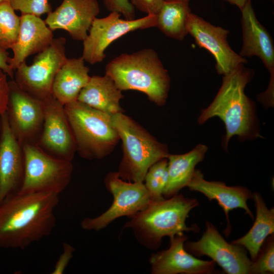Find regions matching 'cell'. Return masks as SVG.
<instances>
[{
	"label": "cell",
	"instance_id": "7402d4cb",
	"mask_svg": "<svg viewBox=\"0 0 274 274\" xmlns=\"http://www.w3.org/2000/svg\"><path fill=\"white\" fill-rule=\"evenodd\" d=\"M108 75L93 76L80 91L77 100L111 115L123 112L120 100L124 95Z\"/></svg>",
	"mask_w": 274,
	"mask_h": 274
},
{
	"label": "cell",
	"instance_id": "8992f818",
	"mask_svg": "<svg viewBox=\"0 0 274 274\" xmlns=\"http://www.w3.org/2000/svg\"><path fill=\"white\" fill-rule=\"evenodd\" d=\"M76 152L87 159L109 155L120 140L112 115L76 100L64 106Z\"/></svg>",
	"mask_w": 274,
	"mask_h": 274
},
{
	"label": "cell",
	"instance_id": "277c9868",
	"mask_svg": "<svg viewBox=\"0 0 274 274\" xmlns=\"http://www.w3.org/2000/svg\"><path fill=\"white\" fill-rule=\"evenodd\" d=\"M199 206L196 198L176 194L163 200L152 201L144 210L129 217L124 228H130L136 240L150 250H156L165 236L170 238L184 232H197L196 225L188 227L186 220L189 212Z\"/></svg>",
	"mask_w": 274,
	"mask_h": 274
},
{
	"label": "cell",
	"instance_id": "cb8c5ba5",
	"mask_svg": "<svg viewBox=\"0 0 274 274\" xmlns=\"http://www.w3.org/2000/svg\"><path fill=\"white\" fill-rule=\"evenodd\" d=\"M253 199L256 215L253 226L245 235L231 242L245 248L249 252L251 261L256 257L265 238L274 232V208L268 209L257 192L253 193Z\"/></svg>",
	"mask_w": 274,
	"mask_h": 274
},
{
	"label": "cell",
	"instance_id": "4316f807",
	"mask_svg": "<svg viewBox=\"0 0 274 274\" xmlns=\"http://www.w3.org/2000/svg\"><path fill=\"white\" fill-rule=\"evenodd\" d=\"M168 161L163 158L154 163L145 177L144 185L152 201L163 200V192L168 178Z\"/></svg>",
	"mask_w": 274,
	"mask_h": 274
},
{
	"label": "cell",
	"instance_id": "f546056e",
	"mask_svg": "<svg viewBox=\"0 0 274 274\" xmlns=\"http://www.w3.org/2000/svg\"><path fill=\"white\" fill-rule=\"evenodd\" d=\"M106 9L111 12H117L125 19H135L134 8L129 0H102Z\"/></svg>",
	"mask_w": 274,
	"mask_h": 274
},
{
	"label": "cell",
	"instance_id": "ac0fdd59",
	"mask_svg": "<svg viewBox=\"0 0 274 274\" xmlns=\"http://www.w3.org/2000/svg\"><path fill=\"white\" fill-rule=\"evenodd\" d=\"M243 44L239 53L243 57L257 56L270 74L274 73V45L267 30L258 20L251 0L241 10Z\"/></svg>",
	"mask_w": 274,
	"mask_h": 274
},
{
	"label": "cell",
	"instance_id": "603a6c76",
	"mask_svg": "<svg viewBox=\"0 0 274 274\" xmlns=\"http://www.w3.org/2000/svg\"><path fill=\"white\" fill-rule=\"evenodd\" d=\"M208 149L206 145L198 144L186 153L168 155V178L163 192L165 198L178 194L182 188L187 187L196 165L203 160Z\"/></svg>",
	"mask_w": 274,
	"mask_h": 274
},
{
	"label": "cell",
	"instance_id": "5bb4252c",
	"mask_svg": "<svg viewBox=\"0 0 274 274\" xmlns=\"http://www.w3.org/2000/svg\"><path fill=\"white\" fill-rule=\"evenodd\" d=\"M43 101L44 123L36 145L54 157L72 161L76 149L64 106L52 94Z\"/></svg>",
	"mask_w": 274,
	"mask_h": 274
},
{
	"label": "cell",
	"instance_id": "7a4b0ae2",
	"mask_svg": "<svg viewBox=\"0 0 274 274\" xmlns=\"http://www.w3.org/2000/svg\"><path fill=\"white\" fill-rule=\"evenodd\" d=\"M254 75L253 70L238 66L223 76L222 85L211 104L202 110L197 121L199 124L217 117L224 123L226 133L222 147L227 150L230 140L234 135L238 141L263 139L260 133L255 103L245 92V87Z\"/></svg>",
	"mask_w": 274,
	"mask_h": 274
},
{
	"label": "cell",
	"instance_id": "9a60e30c",
	"mask_svg": "<svg viewBox=\"0 0 274 274\" xmlns=\"http://www.w3.org/2000/svg\"><path fill=\"white\" fill-rule=\"evenodd\" d=\"M24 168L22 145L11 130L6 112L0 116V203L19 192Z\"/></svg>",
	"mask_w": 274,
	"mask_h": 274
},
{
	"label": "cell",
	"instance_id": "74e56055",
	"mask_svg": "<svg viewBox=\"0 0 274 274\" xmlns=\"http://www.w3.org/2000/svg\"><path fill=\"white\" fill-rule=\"evenodd\" d=\"M271 1H272V0H271ZM273 1V0H272V1Z\"/></svg>",
	"mask_w": 274,
	"mask_h": 274
},
{
	"label": "cell",
	"instance_id": "e575fe53",
	"mask_svg": "<svg viewBox=\"0 0 274 274\" xmlns=\"http://www.w3.org/2000/svg\"><path fill=\"white\" fill-rule=\"evenodd\" d=\"M10 57L7 50L0 47V69L5 73L11 79H14V71L9 64Z\"/></svg>",
	"mask_w": 274,
	"mask_h": 274
},
{
	"label": "cell",
	"instance_id": "6da1fadb",
	"mask_svg": "<svg viewBox=\"0 0 274 274\" xmlns=\"http://www.w3.org/2000/svg\"><path fill=\"white\" fill-rule=\"evenodd\" d=\"M59 194L17 193L0 203V248L24 249L49 236L56 224Z\"/></svg>",
	"mask_w": 274,
	"mask_h": 274
},
{
	"label": "cell",
	"instance_id": "d6a6232c",
	"mask_svg": "<svg viewBox=\"0 0 274 274\" xmlns=\"http://www.w3.org/2000/svg\"><path fill=\"white\" fill-rule=\"evenodd\" d=\"M8 75L0 69V116L6 112L9 95Z\"/></svg>",
	"mask_w": 274,
	"mask_h": 274
},
{
	"label": "cell",
	"instance_id": "4fadbf2b",
	"mask_svg": "<svg viewBox=\"0 0 274 274\" xmlns=\"http://www.w3.org/2000/svg\"><path fill=\"white\" fill-rule=\"evenodd\" d=\"M186 29L200 47L209 51L216 61L215 69L224 76L248 60L236 53L229 45L228 29L215 26L202 17L192 13L188 15Z\"/></svg>",
	"mask_w": 274,
	"mask_h": 274
},
{
	"label": "cell",
	"instance_id": "7c38bea8",
	"mask_svg": "<svg viewBox=\"0 0 274 274\" xmlns=\"http://www.w3.org/2000/svg\"><path fill=\"white\" fill-rule=\"evenodd\" d=\"M206 229L197 241L186 240L185 250L195 256L210 257L228 274H249L251 260L243 247L227 242L216 227L206 222Z\"/></svg>",
	"mask_w": 274,
	"mask_h": 274
},
{
	"label": "cell",
	"instance_id": "836d02e7",
	"mask_svg": "<svg viewBox=\"0 0 274 274\" xmlns=\"http://www.w3.org/2000/svg\"><path fill=\"white\" fill-rule=\"evenodd\" d=\"M257 100L265 108L273 107L274 105V74H270V80L267 89L257 96Z\"/></svg>",
	"mask_w": 274,
	"mask_h": 274
},
{
	"label": "cell",
	"instance_id": "2e32d148",
	"mask_svg": "<svg viewBox=\"0 0 274 274\" xmlns=\"http://www.w3.org/2000/svg\"><path fill=\"white\" fill-rule=\"evenodd\" d=\"M188 237L184 233L170 238L169 248L153 253L150 258L152 274H209L214 270L213 260H202L195 258L184 248Z\"/></svg>",
	"mask_w": 274,
	"mask_h": 274
},
{
	"label": "cell",
	"instance_id": "9c48e42d",
	"mask_svg": "<svg viewBox=\"0 0 274 274\" xmlns=\"http://www.w3.org/2000/svg\"><path fill=\"white\" fill-rule=\"evenodd\" d=\"M65 43L63 37L54 38L47 48L37 54L31 65L21 63L14 72L13 80L18 86L39 99L49 97L55 77L67 59Z\"/></svg>",
	"mask_w": 274,
	"mask_h": 274
},
{
	"label": "cell",
	"instance_id": "44dd1931",
	"mask_svg": "<svg viewBox=\"0 0 274 274\" xmlns=\"http://www.w3.org/2000/svg\"><path fill=\"white\" fill-rule=\"evenodd\" d=\"M84 62L82 56L67 58L55 77L52 94L63 106L77 100L90 79Z\"/></svg>",
	"mask_w": 274,
	"mask_h": 274
},
{
	"label": "cell",
	"instance_id": "1f68e13d",
	"mask_svg": "<svg viewBox=\"0 0 274 274\" xmlns=\"http://www.w3.org/2000/svg\"><path fill=\"white\" fill-rule=\"evenodd\" d=\"M165 0H131L130 3L139 11L147 15H157Z\"/></svg>",
	"mask_w": 274,
	"mask_h": 274
},
{
	"label": "cell",
	"instance_id": "3957f363",
	"mask_svg": "<svg viewBox=\"0 0 274 274\" xmlns=\"http://www.w3.org/2000/svg\"><path fill=\"white\" fill-rule=\"evenodd\" d=\"M105 74L121 91L143 92L159 106L166 102L170 78L157 53L152 48L120 54L107 63Z\"/></svg>",
	"mask_w": 274,
	"mask_h": 274
},
{
	"label": "cell",
	"instance_id": "5b68a950",
	"mask_svg": "<svg viewBox=\"0 0 274 274\" xmlns=\"http://www.w3.org/2000/svg\"><path fill=\"white\" fill-rule=\"evenodd\" d=\"M112 122L122 143L118 176L125 181L144 182L150 166L167 158L169 153L167 146L123 112L112 115Z\"/></svg>",
	"mask_w": 274,
	"mask_h": 274
},
{
	"label": "cell",
	"instance_id": "d590c367",
	"mask_svg": "<svg viewBox=\"0 0 274 274\" xmlns=\"http://www.w3.org/2000/svg\"><path fill=\"white\" fill-rule=\"evenodd\" d=\"M231 4L237 6L240 10L244 7L248 0H225Z\"/></svg>",
	"mask_w": 274,
	"mask_h": 274
},
{
	"label": "cell",
	"instance_id": "8d00e7d4",
	"mask_svg": "<svg viewBox=\"0 0 274 274\" xmlns=\"http://www.w3.org/2000/svg\"><path fill=\"white\" fill-rule=\"evenodd\" d=\"M11 0H0V3L3 2H11Z\"/></svg>",
	"mask_w": 274,
	"mask_h": 274
},
{
	"label": "cell",
	"instance_id": "e0dca14e",
	"mask_svg": "<svg viewBox=\"0 0 274 274\" xmlns=\"http://www.w3.org/2000/svg\"><path fill=\"white\" fill-rule=\"evenodd\" d=\"M99 12L97 0H63L44 21L52 31L63 29L74 40L83 41Z\"/></svg>",
	"mask_w": 274,
	"mask_h": 274
},
{
	"label": "cell",
	"instance_id": "52a82bcc",
	"mask_svg": "<svg viewBox=\"0 0 274 274\" xmlns=\"http://www.w3.org/2000/svg\"><path fill=\"white\" fill-rule=\"evenodd\" d=\"M24 155V175L21 193H52L59 194L72 179V161L54 157L36 144L22 145Z\"/></svg>",
	"mask_w": 274,
	"mask_h": 274
},
{
	"label": "cell",
	"instance_id": "4dcf8cb0",
	"mask_svg": "<svg viewBox=\"0 0 274 274\" xmlns=\"http://www.w3.org/2000/svg\"><path fill=\"white\" fill-rule=\"evenodd\" d=\"M63 250L54 266L52 274H62L73 257L75 249L68 243H63Z\"/></svg>",
	"mask_w": 274,
	"mask_h": 274
},
{
	"label": "cell",
	"instance_id": "83f0119b",
	"mask_svg": "<svg viewBox=\"0 0 274 274\" xmlns=\"http://www.w3.org/2000/svg\"><path fill=\"white\" fill-rule=\"evenodd\" d=\"M249 274L274 273V236H267L255 259L251 261Z\"/></svg>",
	"mask_w": 274,
	"mask_h": 274
},
{
	"label": "cell",
	"instance_id": "ffe728a7",
	"mask_svg": "<svg viewBox=\"0 0 274 274\" xmlns=\"http://www.w3.org/2000/svg\"><path fill=\"white\" fill-rule=\"evenodd\" d=\"M53 39L52 31L40 17L21 15L18 36L11 49L13 53L9 60L11 67L15 71L28 56L47 48Z\"/></svg>",
	"mask_w": 274,
	"mask_h": 274
},
{
	"label": "cell",
	"instance_id": "d6986e66",
	"mask_svg": "<svg viewBox=\"0 0 274 274\" xmlns=\"http://www.w3.org/2000/svg\"><path fill=\"white\" fill-rule=\"evenodd\" d=\"M187 187L191 191L202 193L210 201H217L226 217L227 226L225 230L226 236L229 235L231 230L228 216L231 210L237 208L244 209L252 219H254V215L247 205V201L253 199V193L247 187L228 186L222 182L207 181L197 169H195Z\"/></svg>",
	"mask_w": 274,
	"mask_h": 274
},
{
	"label": "cell",
	"instance_id": "ba28073f",
	"mask_svg": "<svg viewBox=\"0 0 274 274\" xmlns=\"http://www.w3.org/2000/svg\"><path fill=\"white\" fill-rule=\"evenodd\" d=\"M104 184L113 196V202L100 215L83 219L80 226L84 230L98 231L120 217L129 218L134 215L152 202L144 182H126L119 177L117 172L108 173Z\"/></svg>",
	"mask_w": 274,
	"mask_h": 274
},
{
	"label": "cell",
	"instance_id": "f1b7e54d",
	"mask_svg": "<svg viewBox=\"0 0 274 274\" xmlns=\"http://www.w3.org/2000/svg\"><path fill=\"white\" fill-rule=\"evenodd\" d=\"M10 3L14 10L20 11L21 15L40 17L52 11L49 0H11Z\"/></svg>",
	"mask_w": 274,
	"mask_h": 274
},
{
	"label": "cell",
	"instance_id": "d4e9b609",
	"mask_svg": "<svg viewBox=\"0 0 274 274\" xmlns=\"http://www.w3.org/2000/svg\"><path fill=\"white\" fill-rule=\"evenodd\" d=\"M190 0H165L157 14L156 26L165 36L183 41L188 34V15L191 12Z\"/></svg>",
	"mask_w": 274,
	"mask_h": 274
},
{
	"label": "cell",
	"instance_id": "484cf974",
	"mask_svg": "<svg viewBox=\"0 0 274 274\" xmlns=\"http://www.w3.org/2000/svg\"><path fill=\"white\" fill-rule=\"evenodd\" d=\"M20 16L15 12L10 2L0 3V47L11 49L17 41L19 31Z\"/></svg>",
	"mask_w": 274,
	"mask_h": 274
},
{
	"label": "cell",
	"instance_id": "30bf717a",
	"mask_svg": "<svg viewBox=\"0 0 274 274\" xmlns=\"http://www.w3.org/2000/svg\"><path fill=\"white\" fill-rule=\"evenodd\" d=\"M120 16L112 12L105 17L94 19L83 41L82 57L85 61L90 64L101 62L106 57V49L115 40L129 32L156 26L155 15L132 20L122 19Z\"/></svg>",
	"mask_w": 274,
	"mask_h": 274
},
{
	"label": "cell",
	"instance_id": "8fae6325",
	"mask_svg": "<svg viewBox=\"0 0 274 274\" xmlns=\"http://www.w3.org/2000/svg\"><path fill=\"white\" fill-rule=\"evenodd\" d=\"M9 84L6 112L11 130L22 145L36 144L44 123V101L20 88L13 79L9 81Z\"/></svg>",
	"mask_w": 274,
	"mask_h": 274
}]
</instances>
